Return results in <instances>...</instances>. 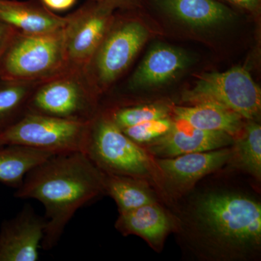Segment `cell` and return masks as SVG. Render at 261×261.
I'll return each mask as SVG.
<instances>
[{
  "label": "cell",
  "mask_w": 261,
  "mask_h": 261,
  "mask_svg": "<svg viewBox=\"0 0 261 261\" xmlns=\"http://www.w3.org/2000/svg\"><path fill=\"white\" fill-rule=\"evenodd\" d=\"M112 5L114 8H129L138 3V0H96Z\"/></svg>",
  "instance_id": "obj_27"
},
{
  "label": "cell",
  "mask_w": 261,
  "mask_h": 261,
  "mask_svg": "<svg viewBox=\"0 0 261 261\" xmlns=\"http://www.w3.org/2000/svg\"><path fill=\"white\" fill-rule=\"evenodd\" d=\"M183 100L192 105H219L248 121H255L260 113V89L242 67L201 75L195 86L184 94Z\"/></svg>",
  "instance_id": "obj_8"
},
{
  "label": "cell",
  "mask_w": 261,
  "mask_h": 261,
  "mask_svg": "<svg viewBox=\"0 0 261 261\" xmlns=\"http://www.w3.org/2000/svg\"><path fill=\"white\" fill-rule=\"evenodd\" d=\"M229 8V5L232 8L242 10L245 13L257 16L260 14L261 0H218Z\"/></svg>",
  "instance_id": "obj_24"
},
{
  "label": "cell",
  "mask_w": 261,
  "mask_h": 261,
  "mask_svg": "<svg viewBox=\"0 0 261 261\" xmlns=\"http://www.w3.org/2000/svg\"><path fill=\"white\" fill-rule=\"evenodd\" d=\"M233 140L231 136L224 132L199 129L175 118L173 127L168 134L144 148L154 157L166 159L224 148L232 145Z\"/></svg>",
  "instance_id": "obj_12"
},
{
  "label": "cell",
  "mask_w": 261,
  "mask_h": 261,
  "mask_svg": "<svg viewBox=\"0 0 261 261\" xmlns=\"http://www.w3.org/2000/svg\"><path fill=\"white\" fill-rule=\"evenodd\" d=\"M104 180L105 173L83 152L53 154L27 173L15 197L44 205V250L56 246L77 211L105 193Z\"/></svg>",
  "instance_id": "obj_1"
},
{
  "label": "cell",
  "mask_w": 261,
  "mask_h": 261,
  "mask_svg": "<svg viewBox=\"0 0 261 261\" xmlns=\"http://www.w3.org/2000/svg\"><path fill=\"white\" fill-rule=\"evenodd\" d=\"M175 226L174 219L158 202L119 214L116 222V229L123 236L140 237L158 251Z\"/></svg>",
  "instance_id": "obj_13"
},
{
  "label": "cell",
  "mask_w": 261,
  "mask_h": 261,
  "mask_svg": "<svg viewBox=\"0 0 261 261\" xmlns=\"http://www.w3.org/2000/svg\"><path fill=\"white\" fill-rule=\"evenodd\" d=\"M120 129L151 120L170 117L171 109L165 105L152 104L126 106L106 112Z\"/></svg>",
  "instance_id": "obj_22"
},
{
  "label": "cell",
  "mask_w": 261,
  "mask_h": 261,
  "mask_svg": "<svg viewBox=\"0 0 261 261\" xmlns=\"http://www.w3.org/2000/svg\"><path fill=\"white\" fill-rule=\"evenodd\" d=\"M187 228L195 246L207 258L247 259L260 249L261 205L239 192H206L192 202Z\"/></svg>",
  "instance_id": "obj_2"
},
{
  "label": "cell",
  "mask_w": 261,
  "mask_h": 261,
  "mask_svg": "<svg viewBox=\"0 0 261 261\" xmlns=\"http://www.w3.org/2000/svg\"><path fill=\"white\" fill-rule=\"evenodd\" d=\"M189 62L181 49L163 44L154 46L132 75L130 88L137 90L164 85L179 75Z\"/></svg>",
  "instance_id": "obj_14"
},
{
  "label": "cell",
  "mask_w": 261,
  "mask_h": 261,
  "mask_svg": "<svg viewBox=\"0 0 261 261\" xmlns=\"http://www.w3.org/2000/svg\"><path fill=\"white\" fill-rule=\"evenodd\" d=\"M159 11L192 27H211L234 17L231 8L218 0H151Z\"/></svg>",
  "instance_id": "obj_16"
},
{
  "label": "cell",
  "mask_w": 261,
  "mask_h": 261,
  "mask_svg": "<svg viewBox=\"0 0 261 261\" xmlns=\"http://www.w3.org/2000/svg\"><path fill=\"white\" fill-rule=\"evenodd\" d=\"M42 82L0 79V134L27 112L31 96Z\"/></svg>",
  "instance_id": "obj_21"
},
{
  "label": "cell",
  "mask_w": 261,
  "mask_h": 261,
  "mask_svg": "<svg viewBox=\"0 0 261 261\" xmlns=\"http://www.w3.org/2000/svg\"><path fill=\"white\" fill-rule=\"evenodd\" d=\"M232 145L229 161L257 181H260V125L256 121H248L241 134L233 140Z\"/></svg>",
  "instance_id": "obj_20"
},
{
  "label": "cell",
  "mask_w": 261,
  "mask_h": 261,
  "mask_svg": "<svg viewBox=\"0 0 261 261\" xmlns=\"http://www.w3.org/2000/svg\"><path fill=\"white\" fill-rule=\"evenodd\" d=\"M63 31L44 34L17 31L0 59V79L44 82L71 70L65 57Z\"/></svg>",
  "instance_id": "obj_4"
},
{
  "label": "cell",
  "mask_w": 261,
  "mask_h": 261,
  "mask_svg": "<svg viewBox=\"0 0 261 261\" xmlns=\"http://www.w3.org/2000/svg\"><path fill=\"white\" fill-rule=\"evenodd\" d=\"M53 154L25 146H0V183L17 190L31 170Z\"/></svg>",
  "instance_id": "obj_18"
},
{
  "label": "cell",
  "mask_w": 261,
  "mask_h": 261,
  "mask_svg": "<svg viewBox=\"0 0 261 261\" xmlns=\"http://www.w3.org/2000/svg\"><path fill=\"white\" fill-rule=\"evenodd\" d=\"M149 32L140 20L116 16L99 47L82 73L94 92L99 94L112 85L143 47Z\"/></svg>",
  "instance_id": "obj_5"
},
{
  "label": "cell",
  "mask_w": 261,
  "mask_h": 261,
  "mask_svg": "<svg viewBox=\"0 0 261 261\" xmlns=\"http://www.w3.org/2000/svg\"><path fill=\"white\" fill-rule=\"evenodd\" d=\"M116 9L112 5L88 0L67 16L63 42L70 70H83L112 25Z\"/></svg>",
  "instance_id": "obj_9"
},
{
  "label": "cell",
  "mask_w": 261,
  "mask_h": 261,
  "mask_svg": "<svg viewBox=\"0 0 261 261\" xmlns=\"http://www.w3.org/2000/svg\"><path fill=\"white\" fill-rule=\"evenodd\" d=\"M16 32V29L13 27L0 21V59L7 46Z\"/></svg>",
  "instance_id": "obj_25"
},
{
  "label": "cell",
  "mask_w": 261,
  "mask_h": 261,
  "mask_svg": "<svg viewBox=\"0 0 261 261\" xmlns=\"http://www.w3.org/2000/svg\"><path fill=\"white\" fill-rule=\"evenodd\" d=\"M175 118L199 129L224 132L236 138L241 134L244 118L227 108L214 103H199L190 107L173 108Z\"/></svg>",
  "instance_id": "obj_17"
},
{
  "label": "cell",
  "mask_w": 261,
  "mask_h": 261,
  "mask_svg": "<svg viewBox=\"0 0 261 261\" xmlns=\"http://www.w3.org/2000/svg\"><path fill=\"white\" fill-rule=\"evenodd\" d=\"M51 11L62 12L70 9L74 6L76 0H39Z\"/></svg>",
  "instance_id": "obj_26"
},
{
  "label": "cell",
  "mask_w": 261,
  "mask_h": 261,
  "mask_svg": "<svg viewBox=\"0 0 261 261\" xmlns=\"http://www.w3.org/2000/svg\"><path fill=\"white\" fill-rule=\"evenodd\" d=\"M89 123L25 112L0 134L3 145L25 146L53 154L83 152Z\"/></svg>",
  "instance_id": "obj_6"
},
{
  "label": "cell",
  "mask_w": 261,
  "mask_h": 261,
  "mask_svg": "<svg viewBox=\"0 0 261 261\" xmlns=\"http://www.w3.org/2000/svg\"><path fill=\"white\" fill-rule=\"evenodd\" d=\"M47 221L24 206L14 218L0 228V261H37L42 247Z\"/></svg>",
  "instance_id": "obj_11"
},
{
  "label": "cell",
  "mask_w": 261,
  "mask_h": 261,
  "mask_svg": "<svg viewBox=\"0 0 261 261\" xmlns=\"http://www.w3.org/2000/svg\"><path fill=\"white\" fill-rule=\"evenodd\" d=\"M173 123L174 120L167 117L143 122L121 130L135 143L144 147L168 134L172 128Z\"/></svg>",
  "instance_id": "obj_23"
},
{
  "label": "cell",
  "mask_w": 261,
  "mask_h": 261,
  "mask_svg": "<svg viewBox=\"0 0 261 261\" xmlns=\"http://www.w3.org/2000/svg\"><path fill=\"white\" fill-rule=\"evenodd\" d=\"M231 157V148L228 147L173 158H155L162 176V192L170 197H181L201 178L229 162Z\"/></svg>",
  "instance_id": "obj_10"
},
{
  "label": "cell",
  "mask_w": 261,
  "mask_h": 261,
  "mask_svg": "<svg viewBox=\"0 0 261 261\" xmlns=\"http://www.w3.org/2000/svg\"><path fill=\"white\" fill-rule=\"evenodd\" d=\"M98 98L82 70H71L39 84L27 112L89 123L99 112Z\"/></svg>",
  "instance_id": "obj_7"
},
{
  "label": "cell",
  "mask_w": 261,
  "mask_h": 261,
  "mask_svg": "<svg viewBox=\"0 0 261 261\" xmlns=\"http://www.w3.org/2000/svg\"><path fill=\"white\" fill-rule=\"evenodd\" d=\"M84 153L103 173L151 181L162 192L155 158L125 135L106 112H98L90 122Z\"/></svg>",
  "instance_id": "obj_3"
},
{
  "label": "cell",
  "mask_w": 261,
  "mask_h": 261,
  "mask_svg": "<svg viewBox=\"0 0 261 261\" xmlns=\"http://www.w3.org/2000/svg\"><path fill=\"white\" fill-rule=\"evenodd\" d=\"M1 145H3V144L2 143L1 141H0V146H1Z\"/></svg>",
  "instance_id": "obj_28"
},
{
  "label": "cell",
  "mask_w": 261,
  "mask_h": 261,
  "mask_svg": "<svg viewBox=\"0 0 261 261\" xmlns=\"http://www.w3.org/2000/svg\"><path fill=\"white\" fill-rule=\"evenodd\" d=\"M147 183L140 178L105 173V193L112 197L122 214L158 202Z\"/></svg>",
  "instance_id": "obj_19"
},
{
  "label": "cell",
  "mask_w": 261,
  "mask_h": 261,
  "mask_svg": "<svg viewBox=\"0 0 261 261\" xmlns=\"http://www.w3.org/2000/svg\"><path fill=\"white\" fill-rule=\"evenodd\" d=\"M0 21L18 32L44 34L62 30L67 16L55 14L39 0H0Z\"/></svg>",
  "instance_id": "obj_15"
}]
</instances>
